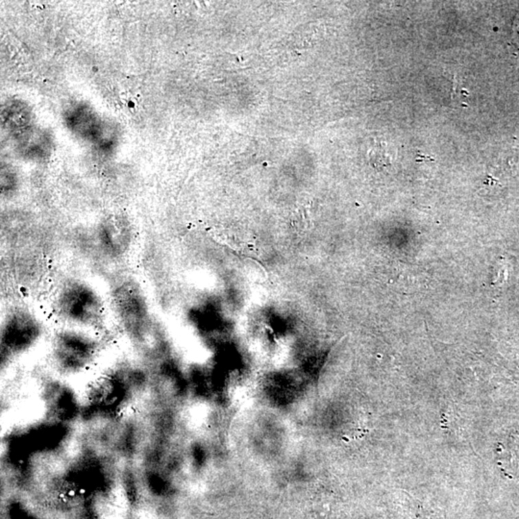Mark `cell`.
<instances>
[{
	"label": "cell",
	"mask_w": 519,
	"mask_h": 519,
	"mask_svg": "<svg viewBox=\"0 0 519 519\" xmlns=\"http://www.w3.org/2000/svg\"><path fill=\"white\" fill-rule=\"evenodd\" d=\"M52 312L67 327L97 331L106 324L108 304L90 282L68 278L55 291Z\"/></svg>",
	"instance_id": "cell-1"
},
{
	"label": "cell",
	"mask_w": 519,
	"mask_h": 519,
	"mask_svg": "<svg viewBox=\"0 0 519 519\" xmlns=\"http://www.w3.org/2000/svg\"><path fill=\"white\" fill-rule=\"evenodd\" d=\"M98 348L97 339L87 330L66 327L55 335V361L66 372H78L87 367L97 357Z\"/></svg>",
	"instance_id": "cell-4"
},
{
	"label": "cell",
	"mask_w": 519,
	"mask_h": 519,
	"mask_svg": "<svg viewBox=\"0 0 519 519\" xmlns=\"http://www.w3.org/2000/svg\"><path fill=\"white\" fill-rule=\"evenodd\" d=\"M44 322L32 309L13 305L4 313L1 324L2 346L5 354L16 355L35 346L44 333Z\"/></svg>",
	"instance_id": "cell-3"
},
{
	"label": "cell",
	"mask_w": 519,
	"mask_h": 519,
	"mask_svg": "<svg viewBox=\"0 0 519 519\" xmlns=\"http://www.w3.org/2000/svg\"><path fill=\"white\" fill-rule=\"evenodd\" d=\"M110 305L119 324L134 338H143L152 329L149 303L135 280L121 278L114 282L110 291Z\"/></svg>",
	"instance_id": "cell-2"
},
{
	"label": "cell",
	"mask_w": 519,
	"mask_h": 519,
	"mask_svg": "<svg viewBox=\"0 0 519 519\" xmlns=\"http://www.w3.org/2000/svg\"><path fill=\"white\" fill-rule=\"evenodd\" d=\"M368 157H370V165H372L374 169H378V171H381V169H385V167L391 166V157L387 155L386 149H385L382 145H375V147L370 150Z\"/></svg>",
	"instance_id": "cell-5"
}]
</instances>
